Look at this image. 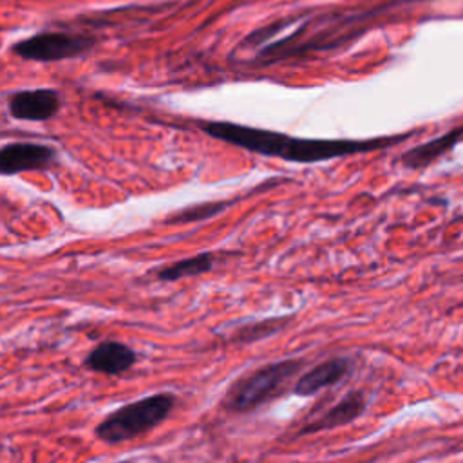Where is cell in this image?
Masks as SVG:
<instances>
[{
	"label": "cell",
	"instance_id": "obj_1",
	"mask_svg": "<svg viewBox=\"0 0 463 463\" xmlns=\"http://www.w3.org/2000/svg\"><path fill=\"white\" fill-rule=\"evenodd\" d=\"M199 128L219 141L248 150L251 154L279 157L291 163H318L353 154H364L400 145L416 130L382 136L369 139H322V137H298L279 130L250 127L233 121H199Z\"/></svg>",
	"mask_w": 463,
	"mask_h": 463
},
{
	"label": "cell",
	"instance_id": "obj_2",
	"mask_svg": "<svg viewBox=\"0 0 463 463\" xmlns=\"http://www.w3.org/2000/svg\"><path fill=\"white\" fill-rule=\"evenodd\" d=\"M175 403L177 398L172 392L148 394L112 411L96 425L94 434L99 441L109 445L130 441L161 425L170 416Z\"/></svg>",
	"mask_w": 463,
	"mask_h": 463
},
{
	"label": "cell",
	"instance_id": "obj_3",
	"mask_svg": "<svg viewBox=\"0 0 463 463\" xmlns=\"http://www.w3.org/2000/svg\"><path fill=\"white\" fill-rule=\"evenodd\" d=\"M300 365V360L288 358L266 364L248 373L228 389L224 396L226 409L233 412H250L264 405L280 394L284 385L297 374Z\"/></svg>",
	"mask_w": 463,
	"mask_h": 463
},
{
	"label": "cell",
	"instance_id": "obj_4",
	"mask_svg": "<svg viewBox=\"0 0 463 463\" xmlns=\"http://www.w3.org/2000/svg\"><path fill=\"white\" fill-rule=\"evenodd\" d=\"M96 45V38L76 33H61V31H47L38 33L29 38L16 42L11 47V52L22 60L31 61H61L72 60L90 52Z\"/></svg>",
	"mask_w": 463,
	"mask_h": 463
},
{
	"label": "cell",
	"instance_id": "obj_5",
	"mask_svg": "<svg viewBox=\"0 0 463 463\" xmlns=\"http://www.w3.org/2000/svg\"><path fill=\"white\" fill-rule=\"evenodd\" d=\"M58 163L54 146L36 141H11L0 146V175L40 172Z\"/></svg>",
	"mask_w": 463,
	"mask_h": 463
},
{
	"label": "cell",
	"instance_id": "obj_6",
	"mask_svg": "<svg viewBox=\"0 0 463 463\" xmlns=\"http://www.w3.org/2000/svg\"><path fill=\"white\" fill-rule=\"evenodd\" d=\"M9 116L20 121H49L61 110V96L54 89H29L14 92L7 101Z\"/></svg>",
	"mask_w": 463,
	"mask_h": 463
},
{
	"label": "cell",
	"instance_id": "obj_7",
	"mask_svg": "<svg viewBox=\"0 0 463 463\" xmlns=\"http://www.w3.org/2000/svg\"><path fill=\"white\" fill-rule=\"evenodd\" d=\"M137 362V353L125 342L103 340L85 356L83 365L94 373L118 376L127 373Z\"/></svg>",
	"mask_w": 463,
	"mask_h": 463
},
{
	"label": "cell",
	"instance_id": "obj_8",
	"mask_svg": "<svg viewBox=\"0 0 463 463\" xmlns=\"http://www.w3.org/2000/svg\"><path fill=\"white\" fill-rule=\"evenodd\" d=\"M349 373L347 358H331L304 373L293 385V394L313 396L318 391L338 383Z\"/></svg>",
	"mask_w": 463,
	"mask_h": 463
},
{
	"label": "cell",
	"instance_id": "obj_9",
	"mask_svg": "<svg viewBox=\"0 0 463 463\" xmlns=\"http://www.w3.org/2000/svg\"><path fill=\"white\" fill-rule=\"evenodd\" d=\"M365 405H367L365 394L362 391H351L336 405H333L324 416H320L318 420L302 427L300 434H311V432L335 429V427H342L345 423H351L364 412Z\"/></svg>",
	"mask_w": 463,
	"mask_h": 463
},
{
	"label": "cell",
	"instance_id": "obj_10",
	"mask_svg": "<svg viewBox=\"0 0 463 463\" xmlns=\"http://www.w3.org/2000/svg\"><path fill=\"white\" fill-rule=\"evenodd\" d=\"M459 141H463V123L430 141H425L421 145L409 148L402 156V163L407 168H425L430 163H434L438 157H441L443 154L452 150Z\"/></svg>",
	"mask_w": 463,
	"mask_h": 463
},
{
	"label": "cell",
	"instance_id": "obj_11",
	"mask_svg": "<svg viewBox=\"0 0 463 463\" xmlns=\"http://www.w3.org/2000/svg\"><path fill=\"white\" fill-rule=\"evenodd\" d=\"M217 262V255L212 251H203L199 255H192L181 260H175L172 264H166L157 269L156 279L163 282H175L181 279H190V277H199L203 273H208L213 269Z\"/></svg>",
	"mask_w": 463,
	"mask_h": 463
},
{
	"label": "cell",
	"instance_id": "obj_12",
	"mask_svg": "<svg viewBox=\"0 0 463 463\" xmlns=\"http://www.w3.org/2000/svg\"><path fill=\"white\" fill-rule=\"evenodd\" d=\"M232 203L230 201H206V203H199V204H192L186 206L183 210H177L175 213L168 215L165 219V222L168 224H190V222H201L206 219H212L219 213H222Z\"/></svg>",
	"mask_w": 463,
	"mask_h": 463
},
{
	"label": "cell",
	"instance_id": "obj_13",
	"mask_svg": "<svg viewBox=\"0 0 463 463\" xmlns=\"http://www.w3.org/2000/svg\"><path fill=\"white\" fill-rule=\"evenodd\" d=\"M271 324H273V322H268V320H266V322H260V324L248 326V327H244L241 338L251 342V340L262 338V336H266V335H271V333L277 329V326H271Z\"/></svg>",
	"mask_w": 463,
	"mask_h": 463
},
{
	"label": "cell",
	"instance_id": "obj_14",
	"mask_svg": "<svg viewBox=\"0 0 463 463\" xmlns=\"http://www.w3.org/2000/svg\"><path fill=\"white\" fill-rule=\"evenodd\" d=\"M405 2H423V0H405Z\"/></svg>",
	"mask_w": 463,
	"mask_h": 463
}]
</instances>
